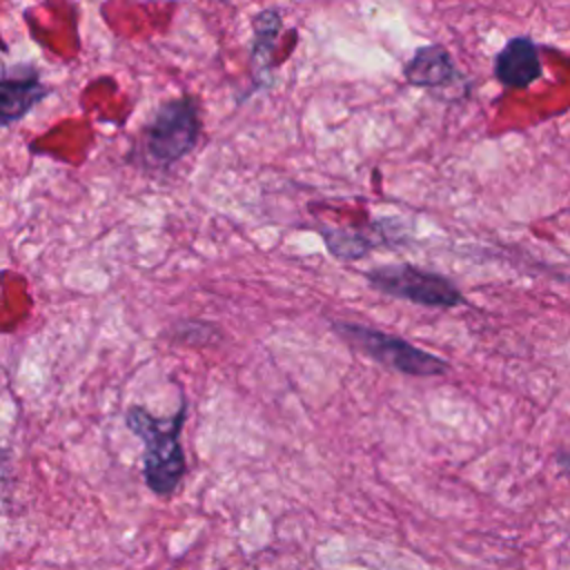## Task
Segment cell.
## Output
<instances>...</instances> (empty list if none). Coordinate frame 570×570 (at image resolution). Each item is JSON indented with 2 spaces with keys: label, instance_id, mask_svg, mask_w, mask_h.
Masks as SVG:
<instances>
[{
  "label": "cell",
  "instance_id": "1",
  "mask_svg": "<svg viewBox=\"0 0 570 570\" xmlns=\"http://www.w3.org/2000/svg\"><path fill=\"white\" fill-rule=\"evenodd\" d=\"M185 419V399L169 416H156L142 405H131L125 412L127 430L142 443V479L156 497H171L187 472L180 443Z\"/></svg>",
  "mask_w": 570,
  "mask_h": 570
},
{
  "label": "cell",
  "instance_id": "2",
  "mask_svg": "<svg viewBox=\"0 0 570 570\" xmlns=\"http://www.w3.org/2000/svg\"><path fill=\"white\" fill-rule=\"evenodd\" d=\"M200 138V107L189 94L163 102L142 125L136 142L138 160L149 169H167L185 158Z\"/></svg>",
  "mask_w": 570,
  "mask_h": 570
},
{
  "label": "cell",
  "instance_id": "3",
  "mask_svg": "<svg viewBox=\"0 0 570 570\" xmlns=\"http://www.w3.org/2000/svg\"><path fill=\"white\" fill-rule=\"evenodd\" d=\"M334 334L343 338L352 350L365 354L374 363L394 370L405 376H441L450 370V363L439 354H432L403 336L358 325L352 321L334 318L330 323Z\"/></svg>",
  "mask_w": 570,
  "mask_h": 570
},
{
  "label": "cell",
  "instance_id": "4",
  "mask_svg": "<svg viewBox=\"0 0 570 570\" xmlns=\"http://www.w3.org/2000/svg\"><path fill=\"white\" fill-rule=\"evenodd\" d=\"M363 276L372 289L399 301H410L414 305L439 309L468 305V298L454 285V281L412 263L376 265L367 269Z\"/></svg>",
  "mask_w": 570,
  "mask_h": 570
},
{
  "label": "cell",
  "instance_id": "5",
  "mask_svg": "<svg viewBox=\"0 0 570 570\" xmlns=\"http://www.w3.org/2000/svg\"><path fill=\"white\" fill-rule=\"evenodd\" d=\"M492 69L494 78L508 89L530 87L543 73L537 42L523 33L508 38L505 45L497 51Z\"/></svg>",
  "mask_w": 570,
  "mask_h": 570
},
{
  "label": "cell",
  "instance_id": "6",
  "mask_svg": "<svg viewBox=\"0 0 570 570\" xmlns=\"http://www.w3.org/2000/svg\"><path fill=\"white\" fill-rule=\"evenodd\" d=\"M403 78L419 89L450 87L459 78L452 53L443 45H423L403 65Z\"/></svg>",
  "mask_w": 570,
  "mask_h": 570
},
{
  "label": "cell",
  "instance_id": "7",
  "mask_svg": "<svg viewBox=\"0 0 570 570\" xmlns=\"http://www.w3.org/2000/svg\"><path fill=\"white\" fill-rule=\"evenodd\" d=\"M49 94L51 89L40 80L38 71H29L22 76H2L0 78V127H9L22 120Z\"/></svg>",
  "mask_w": 570,
  "mask_h": 570
},
{
  "label": "cell",
  "instance_id": "8",
  "mask_svg": "<svg viewBox=\"0 0 570 570\" xmlns=\"http://www.w3.org/2000/svg\"><path fill=\"white\" fill-rule=\"evenodd\" d=\"M283 27V18L278 9H263L252 20V47H249V67L254 78V89L263 87L272 80V51L276 47L278 33Z\"/></svg>",
  "mask_w": 570,
  "mask_h": 570
},
{
  "label": "cell",
  "instance_id": "9",
  "mask_svg": "<svg viewBox=\"0 0 570 570\" xmlns=\"http://www.w3.org/2000/svg\"><path fill=\"white\" fill-rule=\"evenodd\" d=\"M318 236L325 240L327 252L345 263L365 256L370 252V247L374 245L367 238V234H363V232L341 229V227H330V225H321Z\"/></svg>",
  "mask_w": 570,
  "mask_h": 570
},
{
  "label": "cell",
  "instance_id": "10",
  "mask_svg": "<svg viewBox=\"0 0 570 570\" xmlns=\"http://www.w3.org/2000/svg\"><path fill=\"white\" fill-rule=\"evenodd\" d=\"M557 463L566 474V479L570 481V450H557Z\"/></svg>",
  "mask_w": 570,
  "mask_h": 570
},
{
  "label": "cell",
  "instance_id": "11",
  "mask_svg": "<svg viewBox=\"0 0 570 570\" xmlns=\"http://www.w3.org/2000/svg\"><path fill=\"white\" fill-rule=\"evenodd\" d=\"M0 465H2V448H0Z\"/></svg>",
  "mask_w": 570,
  "mask_h": 570
}]
</instances>
